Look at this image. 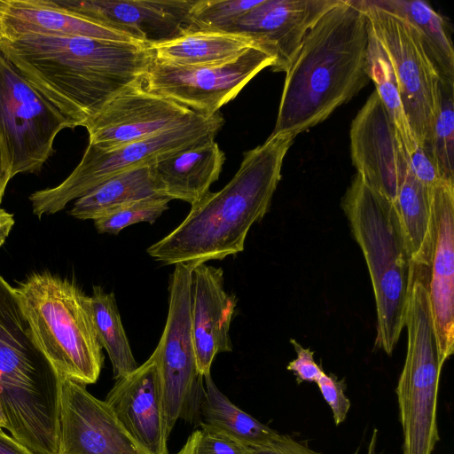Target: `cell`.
I'll return each instance as SVG.
<instances>
[{
  "mask_svg": "<svg viewBox=\"0 0 454 454\" xmlns=\"http://www.w3.org/2000/svg\"><path fill=\"white\" fill-rule=\"evenodd\" d=\"M0 51L74 128L142 79L154 60L141 42L80 36L0 40Z\"/></svg>",
  "mask_w": 454,
  "mask_h": 454,
  "instance_id": "6da1fadb",
  "label": "cell"
},
{
  "mask_svg": "<svg viewBox=\"0 0 454 454\" xmlns=\"http://www.w3.org/2000/svg\"><path fill=\"white\" fill-rule=\"evenodd\" d=\"M294 140L289 134H270L246 152L231 181L192 204L174 231L146 249L149 255L164 264L196 266L242 252L250 228L270 208Z\"/></svg>",
  "mask_w": 454,
  "mask_h": 454,
  "instance_id": "7a4b0ae2",
  "label": "cell"
},
{
  "mask_svg": "<svg viewBox=\"0 0 454 454\" xmlns=\"http://www.w3.org/2000/svg\"><path fill=\"white\" fill-rule=\"evenodd\" d=\"M366 19L340 0L306 35L286 79L271 135L298 134L323 122L370 81Z\"/></svg>",
  "mask_w": 454,
  "mask_h": 454,
  "instance_id": "3957f363",
  "label": "cell"
},
{
  "mask_svg": "<svg viewBox=\"0 0 454 454\" xmlns=\"http://www.w3.org/2000/svg\"><path fill=\"white\" fill-rule=\"evenodd\" d=\"M341 207L372 280L377 316L375 347L391 355L404 327L415 270L395 202L356 174Z\"/></svg>",
  "mask_w": 454,
  "mask_h": 454,
  "instance_id": "277c9868",
  "label": "cell"
},
{
  "mask_svg": "<svg viewBox=\"0 0 454 454\" xmlns=\"http://www.w3.org/2000/svg\"><path fill=\"white\" fill-rule=\"evenodd\" d=\"M14 290L38 346L58 373L84 385L95 383L104 355L90 296L50 273L33 274Z\"/></svg>",
  "mask_w": 454,
  "mask_h": 454,
  "instance_id": "5b68a950",
  "label": "cell"
},
{
  "mask_svg": "<svg viewBox=\"0 0 454 454\" xmlns=\"http://www.w3.org/2000/svg\"><path fill=\"white\" fill-rule=\"evenodd\" d=\"M429 272L415 269L404 326L407 353L396 395L403 454H432L439 441L436 402L442 367L428 294Z\"/></svg>",
  "mask_w": 454,
  "mask_h": 454,
  "instance_id": "8992f818",
  "label": "cell"
},
{
  "mask_svg": "<svg viewBox=\"0 0 454 454\" xmlns=\"http://www.w3.org/2000/svg\"><path fill=\"white\" fill-rule=\"evenodd\" d=\"M354 1L389 62L418 145L432 155L441 76L419 31L389 0Z\"/></svg>",
  "mask_w": 454,
  "mask_h": 454,
  "instance_id": "52a82bcc",
  "label": "cell"
},
{
  "mask_svg": "<svg viewBox=\"0 0 454 454\" xmlns=\"http://www.w3.org/2000/svg\"><path fill=\"white\" fill-rule=\"evenodd\" d=\"M223 123L217 113L211 117L200 115L179 127L114 148L89 144L80 163L63 182L29 196L33 213L38 218L53 215L115 176L153 165L173 153L215 139Z\"/></svg>",
  "mask_w": 454,
  "mask_h": 454,
  "instance_id": "ba28073f",
  "label": "cell"
},
{
  "mask_svg": "<svg viewBox=\"0 0 454 454\" xmlns=\"http://www.w3.org/2000/svg\"><path fill=\"white\" fill-rule=\"evenodd\" d=\"M191 263H176L169 278L168 313L160 340L152 354L160 376L168 431L178 419H200L204 391L197 369L192 335Z\"/></svg>",
  "mask_w": 454,
  "mask_h": 454,
  "instance_id": "9c48e42d",
  "label": "cell"
},
{
  "mask_svg": "<svg viewBox=\"0 0 454 454\" xmlns=\"http://www.w3.org/2000/svg\"><path fill=\"white\" fill-rule=\"evenodd\" d=\"M73 123L0 51V135L12 177L39 172L53 154V144Z\"/></svg>",
  "mask_w": 454,
  "mask_h": 454,
  "instance_id": "30bf717a",
  "label": "cell"
},
{
  "mask_svg": "<svg viewBox=\"0 0 454 454\" xmlns=\"http://www.w3.org/2000/svg\"><path fill=\"white\" fill-rule=\"evenodd\" d=\"M276 60V51L269 44L252 47L233 60L210 66L179 67L153 60L143 83L150 92L211 117L258 73L273 67Z\"/></svg>",
  "mask_w": 454,
  "mask_h": 454,
  "instance_id": "8fae6325",
  "label": "cell"
},
{
  "mask_svg": "<svg viewBox=\"0 0 454 454\" xmlns=\"http://www.w3.org/2000/svg\"><path fill=\"white\" fill-rule=\"evenodd\" d=\"M200 115L148 91L143 78L119 91L83 125L89 144L114 148L184 125Z\"/></svg>",
  "mask_w": 454,
  "mask_h": 454,
  "instance_id": "7c38bea8",
  "label": "cell"
},
{
  "mask_svg": "<svg viewBox=\"0 0 454 454\" xmlns=\"http://www.w3.org/2000/svg\"><path fill=\"white\" fill-rule=\"evenodd\" d=\"M349 138L356 174L395 202L410 159L376 90L353 119Z\"/></svg>",
  "mask_w": 454,
  "mask_h": 454,
  "instance_id": "4fadbf2b",
  "label": "cell"
},
{
  "mask_svg": "<svg viewBox=\"0 0 454 454\" xmlns=\"http://www.w3.org/2000/svg\"><path fill=\"white\" fill-rule=\"evenodd\" d=\"M57 454H146L105 401L86 385L62 378Z\"/></svg>",
  "mask_w": 454,
  "mask_h": 454,
  "instance_id": "5bb4252c",
  "label": "cell"
},
{
  "mask_svg": "<svg viewBox=\"0 0 454 454\" xmlns=\"http://www.w3.org/2000/svg\"><path fill=\"white\" fill-rule=\"evenodd\" d=\"M196 0H51L64 10L124 33L148 45L192 31Z\"/></svg>",
  "mask_w": 454,
  "mask_h": 454,
  "instance_id": "9a60e30c",
  "label": "cell"
},
{
  "mask_svg": "<svg viewBox=\"0 0 454 454\" xmlns=\"http://www.w3.org/2000/svg\"><path fill=\"white\" fill-rule=\"evenodd\" d=\"M434 242L428 294L438 361L454 352V181L442 179L432 189Z\"/></svg>",
  "mask_w": 454,
  "mask_h": 454,
  "instance_id": "2e32d148",
  "label": "cell"
},
{
  "mask_svg": "<svg viewBox=\"0 0 454 454\" xmlns=\"http://www.w3.org/2000/svg\"><path fill=\"white\" fill-rule=\"evenodd\" d=\"M127 434L146 454H168L161 383L153 356L116 380L105 400Z\"/></svg>",
  "mask_w": 454,
  "mask_h": 454,
  "instance_id": "e0dca14e",
  "label": "cell"
},
{
  "mask_svg": "<svg viewBox=\"0 0 454 454\" xmlns=\"http://www.w3.org/2000/svg\"><path fill=\"white\" fill-rule=\"evenodd\" d=\"M340 0H262L226 32L270 43L276 51L274 72L286 73L317 21Z\"/></svg>",
  "mask_w": 454,
  "mask_h": 454,
  "instance_id": "ac0fdd59",
  "label": "cell"
},
{
  "mask_svg": "<svg viewBox=\"0 0 454 454\" xmlns=\"http://www.w3.org/2000/svg\"><path fill=\"white\" fill-rule=\"evenodd\" d=\"M223 280L222 268L200 263L192 271V335L201 376L210 373L217 354L232 351L229 332L237 298L225 291Z\"/></svg>",
  "mask_w": 454,
  "mask_h": 454,
  "instance_id": "d6986e66",
  "label": "cell"
},
{
  "mask_svg": "<svg viewBox=\"0 0 454 454\" xmlns=\"http://www.w3.org/2000/svg\"><path fill=\"white\" fill-rule=\"evenodd\" d=\"M76 36L139 42L124 33L61 9L51 0H0V40Z\"/></svg>",
  "mask_w": 454,
  "mask_h": 454,
  "instance_id": "ffe728a7",
  "label": "cell"
},
{
  "mask_svg": "<svg viewBox=\"0 0 454 454\" xmlns=\"http://www.w3.org/2000/svg\"><path fill=\"white\" fill-rule=\"evenodd\" d=\"M225 156L215 139L173 153L151 166L157 192L191 205L204 197L222 171Z\"/></svg>",
  "mask_w": 454,
  "mask_h": 454,
  "instance_id": "44dd1931",
  "label": "cell"
},
{
  "mask_svg": "<svg viewBox=\"0 0 454 454\" xmlns=\"http://www.w3.org/2000/svg\"><path fill=\"white\" fill-rule=\"evenodd\" d=\"M270 43L252 36L221 31L197 30L175 39L151 44L156 62L179 67L226 63L247 50Z\"/></svg>",
  "mask_w": 454,
  "mask_h": 454,
  "instance_id": "7402d4cb",
  "label": "cell"
},
{
  "mask_svg": "<svg viewBox=\"0 0 454 454\" xmlns=\"http://www.w3.org/2000/svg\"><path fill=\"white\" fill-rule=\"evenodd\" d=\"M431 192L410 168L395 200L411 260L414 267L428 270L434 242Z\"/></svg>",
  "mask_w": 454,
  "mask_h": 454,
  "instance_id": "603a6c76",
  "label": "cell"
},
{
  "mask_svg": "<svg viewBox=\"0 0 454 454\" xmlns=\"http://www.w3.org/2000/svg\"><path fill=\"white\" fill-rule=\"evenodd\" d=\"M151 166L110 178L75 200L69 215L82 220H96L136 200L161 197L157 192Z\"/></svg>",
  "mask_w": 454,
  "mask_h": 454,
  "instance_id": "cb8c5ba5",
  "label": "cell"
},
{
  "mask_svg": "<svg viewBox=\"0 0 454 454\" xmlns=\"http://www.w3.org/2000/svg\"><path fill=\"white\" fill-rule=\"evenodd\" d=\"M204 391L200 416L204 422L247 447H260L272 442L278 434L240 410L222 393L211 374L203 376Z\"/></svg>",
  "mask_w": 454,
  "mask_h": 454,
  "instance_id": "d4e9b609",
  "label": "cell"
},
{
  "mask_svg": "<svg viewBox=\"0 0 454 454\" xmlns=\"http://www.w3.org/2000/svg\"><path fill=\"white\" fill-rule=\"evenodd\" d=\"M90 307L98 339L110 358L114 378L124 377L138 365L132 354L114 293L93 286Z\"/></svg>",
  "mask_w": 454,
  "mask_h": 454,
  "instance_id": "484cf974",
  "label": "cell"
},
{
  "mask_svg": "<svg viewBox=\"0 0 454 454\" xmlns=\"http://www.w3.org/2000/svg\"><path fill=\"white\" fill-rule=\"evenodd\" d=\"M389 2L418 28L441 79L454 83V50L442 16L422 0Z\"/></svg>",
  "mask_w": 454,
  "mask_h": 454,
  "instance_id": "4316f807",
  "label": "cell"
},
{
  "mask_svg": "<svg viewBox=\"0 0 454 454\" xmlns=\"http://www.w3.org/2000/svg\"><path fill=\"white\" fill-rule=\"evenodd\" d=\"M367 66L369 78L374 82L375 90L382 101L410 159V156L419 145L404 111L389 62L380 45L369 31Z\"/></svg>",
  "mask_w": 454,
  "mask_h": 454,
  "instance_id": "83f0119b",
  "label": "cell"
},
{
  "mask_svg": "<svg viewBox=\"0 0 454 454\" xmlns=\"http://www.w3.org/2000/svg\"><path fill=\"white\" fill-rule=\"evenodd\" d=\"M432 155L442 178L454 181V83L442 79Z\"/></svg>",
  "mask_w": 454,
  "mask_h": 454,
  "instance_id": "f1b7e54d",
  "label": "cell"
},
{
  "mask_svg": "<svg viewBox=\"0 0 454 454\" xmlns=\"http://www.w3.org/2000/svg\"><path fill=\"white\" fill-rule=\"evenodd\" d=\"M262 0H196L190 10L192 31L226 32Z\"/></svg>",
  "mask_w": 454,
  "mask_h": 454,
  "instance_id": "f546056e",
  "label": "cell"
},
{
  "mask_svg": "<svg viewBox=\"0 0 454 454\" xmlns=\"http://www.w3.org/2000/svg\"><path fill=\"white\" fill-rule=\"evenodd\" d=\"M170 200L150 197L136 200L94 220L99 233L118 234L122 229L142 222L153 223L168 208Z\"/></svg>",
  "mask_w": 454,
  "mask_h": 454,
  "instance_id": "4dcf8cb0",
  "label": "cell"
},
{
  "mask_svg": "<svg viewBox=\"0 0 454 454\" xmlns=\"http://www.w3.org/2000/svg\"><path fill=\"white\" fill-rule=\"evenodd\" d=\"M177 454H250V450L234 438L200 422Z\"/></svg>",
  "mask_w": 454,
  "mask_h": 454,
  "instance_id": "1f68e13d",
  "label": "cell"
},
{
  "mask_svg": "<svg viewBox=\"0 0 454 454\" xmlns=\"http://www.w3.org/2000/svg\"><path fill=\"white\" fill-rule=\"evenodd\" d=\"M316 383L333 411L335 425L340 424L345 420L350 408V401L344 394V381L338 380L334 375H328L323 372Z\"/></svg>",
  "mask_w": 454,
  "mask_h": 454,
  "instance_id": "d6a6232c",
  "label": "cell"
},
{
  "mask_svg": "<svg viewBox=\"0 0 454 454\" xmlns=\"http://www.w3.org/2000/svg\"><path fill=\"white\" fill-rule=\"evenodd\" d=\"M296 352V358L289 362L286 369L294 372L298 384L307 382H317L322 372H324L314 359V351L309 348H303L295 340L291 339Z\"/></svg>",
  "mask_w": 454,
  "mask_h": 454,
  "instance_id": "836d02e7",
  "label": "cell"
},
{
  "mask_svg": "<svg viewBox=\"0 0 454 454\" xmlns=\"http://www.w3.org/2000/svg\"><path fill=\"white\" fill-rule=\"evenodd\" d=\"M410 168L415 177L429 190L442 180L432 155L422 146H418L410 156Z\"/></svg>",
  "mask_w": 454,
  "mask_h": 454,
  "instance_id": "e575fe53",
  "label": "cell"
},
{
  "mask_svg": "<svg viewBox=\"0 0 454 454\" xmlns=\"http://www.w3.org/2000/svg\"><path fill=\"white\" fill-rule=\"evenodd\" d=\"M249 450L250 454H321L309 449L303 442L281 434L266 445L249 447Z\"/></svg>",
  "mask_w": 454,
  "mask_h": 454,
  "instance_id": "d590c367",
  "label": "cell"
},
{
  "mask_svg": "<svg viewBox=\"0 0 454 454\" xmlns=\"http://www.w3.org/2000/svg\"><path fill=\"white\" fill-rule=\"evenodd\" d=\"M12 178L13 177L11 159L0 135V205L7 184Z\"/></svg>",
  "mask_w": 454,
  "mask_h": 454,
  "instance_id": "8d00e7d4",
  "label": "cell"
},
{
  "mask_svg": "<svg viewBox=\"0 0 454 454\" xmlns=\"http://www.w3.org/2000/svg\"><path fill=\"white\" fill-rule=\"evenodd\" d=\"M0 454H34L12 435L0 429Z\"/></svg>",
  "mask_w": 454,
  "mask_h": 454,
  "instance_id": "74e56055",
  "label": "cell"
},
{
  "mask_svg": "<svg viewBox=\"0 0 454 454\" xmlns=\"http://www.w3.org/2000/svg\"><path fill=\"white\" fill-rule=\"evenodd\" d=\"M13 225V215L0 207V247L4 243Z\"/></svg>",
  "mask_w": 454,
  "mask_h": 454,
  "instance_id": "f35d334b",
  "label": "cell"
},
{
  "mask_svg": "<svg viewBox=\"0 0 454 454\" xmlns=\"http://www.w3.org/2000/svg\"><path fill=\"white\" fill-rule=\"evenodd\" d=\"M5 426H6L5 419H4V416L3 414V411H2L1 406H0V429L5 428Z\"/></svg>",
  "mask_w": 454,
  "mask_h": 454,
  "instance_id": "ab89813d",
  "label": "cell"
}]
</instances>
